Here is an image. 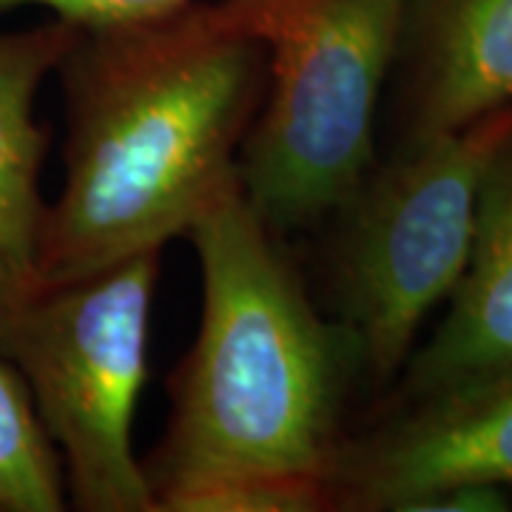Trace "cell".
Masks as SVG:
<instances>
[{"label":"cell","mask_w":512,"mask_h":512,"mask_svg":"<svg viewBox=\"0 0 512 512\" xmlns=\"http://www.w3.org/2000/svg\"><path fill=\"white\" fill-rule=\"evenodd\" d=\"M185 237L200 256L202 322L143 464L154 512L330 510L345 393L362 373L356 342L313 308L242 183Z\"/></svg>","instance_id":"1"},{"label":"cell","mask_w":512,"mask_h":512,"mask_svg":"<svg viewBox=\"0 0 512 512\" xmlns=\"http://www.w3.org/2000/svg\"><path fill=\"white\" fill-rule=\"evenodd\" d=\"M66 185L37 245V288L163 251L239 185L268 89V46L228 0L83 29L60 63Z\"/></svg>","instance_id":"2"},{"label":"cell","mask_w":512,"mask_h":512,"mask_svg":"<svg viewBox=\"0 0 512 512\" xmlns=\"http://www.w3.org/2000/svg\"><path fill=\"white\" fill-rule=\"evenodd\" d=\"M268 46V89L239 151V183L285 237L333 217L376 168L384 80L413 0H228Z\"/></svg>","instance_id":"3"},{"label":"cell","mask_w":512,"mask_h":512,"mask_svg":"<svg viewBox=\"0 0 512 512\" xmlns=\"http://www.w3.org/2000/svg\"><path fill=\"white\" fill-rule=\"evenodd\" d=\"M510 134L512 109H501L410 140L333 214L336 322L356 342L370 384L393 382L424 319L456 293L476 242L481 185Z\"/></svg>","instance_id":"4"},{"label":"cell","mask_w":512,"mask_h":512,"mask_svg":"<svg viewBox=\"0 0 512 512\" xmlns=\"http://www.w3.org/2000/svg\"><path fill=\"white\" fill-rule=\"evenodd\" d=\"M160 251L0 305V353L20 373L83 512H154L131 447L146 382Z\"/></svg>","instance_id":"5"},{"label":"cell","mask_w":512,"mask_h":512,"mask_svg":"<svg viewBox=\"0 0 512 512\" xmlns=\"http://www.w3.org/2000/svg\"><path fill=\"white\" fill-rule=\"evenodd\" d=\"M512 487V370L393 404L345 433L330 467V510H402L450 487Z\"/></svg>","instance_id":"6"},{"label":"cell","mask_w":512,"mask_h":512,"mask_svg":"<svg viewBox=\"0 0 512 512\" xmlns=\"http://www.w3.org/2000/svg\"><path fill=\"white\" fill-rule=\"evenodd\" d=\"M453 308L407 359L393 404L512 370V134L481 185L478 225Z\"/></svg>","instance_id":"7"},{"label":"cell","mask_w":512,"mask_h":512,"mask_svg":"<svg viewBox=\"0 0 512 512\" xmlns=\"http://www.w3.org/2000/svg\"><path fill=\"white\" fill-rule=\"evenodd\" d=\"M77 37L80 26L63 18L0 32V305L37 291V245L46 217L40 200L46 131L37 126L35 100Z\"/></svg>","instance_id":"8"},{"label":"cell","mask_w":512,"mask_h":512,"mask_svg":"<svg viewBox=\"0 0 512 512\" xmlns=\"http://www.w3.org/2000/svg\"><path fill=\"white\" fill-rule=\"evenodd\" d=\"M407 26H419L410 140L512 109V0H413Z\"/></svg>","instance_id":"9"},{"label":"cell","mask_w":512,"mask_h":512,"mask_svg":"<svg viewBox=\"0 0 512 512\" xmlns=\"http://www.w3.org/2000/svg\"><path fill=\"white\" fill-rule=\"evenodd\" d=\"M66 501L57 447L37 419L26 382L0 353V512H57Z\"/></svg>","instance_id":"10"},{"label":"cell","mask_w":512,"mask_h":512,"mask_svg":"<svg viewBox=\"0 0 512 512\" xmlns=\"http://www.w3.org/2000/svg\"><path fill=\"white\" fill-rule=\"evenodd\" d=\"M191 3L197 0H0V15L20 6H46L55 12V18L77 23L83 29H94V26L154 18Z\"/></svg>","instance_id":"11"},{"label":"cell","mask_w":512,"mask_h":512,"mask_svg":"<svg viewBox=\"0 0 512 512\" xmlns=\"http://www.w3.org/2000/svg\"><path fill=\"white\" fill-rule=\"evenodd\" d=\"M456 510H507V495L501 487H450L416 501L410 512H456Z\"/></svg>","instance_id":"12"}]
</instances>
